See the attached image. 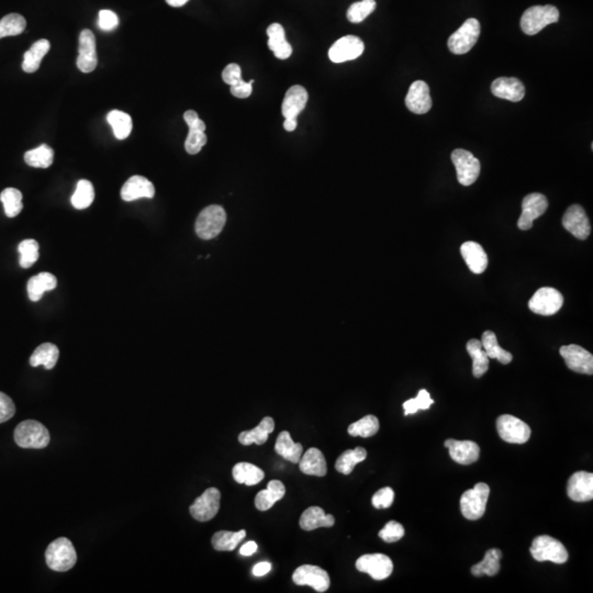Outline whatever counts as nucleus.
Here are the masks:
<instances>
[{
	"mask_svg": "<svg viewBox=\"0 0 593 593\" xmlns=\"http://www.w3.org/2000/svg\"><path fill=\"white\" fill-rule=\"evenodd\" d=\"M481 345L489 359H497L503 365H508L513 359V356L510 352L500 347L499 344H498L497 336L492 331L484 332Z\"/></svg>",
	"mask_w": 593,
	"mask_h": 593,
	"instance_id": "58836bf2",
	"label": "nucleus"
},
{
	"mask_svg": "<svg viewBox=\"0 0 593 593\" xmlns=\"http://www.w3.org/2000/svg\"><path fill=\"white\" fill-rule=\"evenodd\" d=\"M232 474L235 481L246 486L260 484L265 477L264 472L250 462H239L235 465Z\"/></svg>",
	"mask_w": 593,
	"mask_h": 593,
	"instance_id": "e433bc0d",
	"label": "nucleus"
},
{
	"mask_svg": "<svg viewBox=\"0 0 593 593\" xmlns=\"http://www.w3.org/2000/svg\"><path fill=\"white\" fill-rule=\"evenodd\" d=\"M222 79L225 84L230 85V86H233V85L240 82V80H242L241 67L237 64H234V63L227 65L223 69Z\"/></svg>",
	"mask_w": 593,
	"mask_h": 593,
	"instance_id": "4d7b16f0",
	"label": "nucleus"
},
{
	"mask_svg": "<svg viewBox=\"0 0 593 593\" xmlns=\"http://www.w3.org/2000/svg\"><path fill=\"white\" fill-rule=\"evenodd\" d=\"M292 580L298 586H310L318 592H325L329 589V573L314 565H302L294 570Z\"/></svg>",
	"mask_w": 593,
	"mask_h": 593,
	"instance_id": "f8f14e48",
	"label": "nucleus"
},
{
	"mask_svg": "<svg viewBox=\"0 0 593 593\" xmlns=\"http://www.w3.org/2000/svg\"><path fill=\"white\" fill-rule=\"evenodd\" d=\"M558 19L559 11L556 7L551 5L533 6L522 16V31L527 35H537L547 25L556 23Z\"/></svg>",
	"mask_w": 593,
	"mask_h": 593,
	"instance_id": "f03ea898",
	"label": "nucleus"
},
{
	"mask_svg": "<svg viewBox=\"0 0 593 593\" xmlns=\"http://www.w3.org/2000/svg\"><path fill=\"white\" fill-rule=\"evenodd\" d=\"M379 431V420L375 415H366L361 420L356 421L349 426V434L352 436L371 438Z\"/></svg>",
	"mask_w": 593,
	"mask_h": 593,
	"instance_id": "49530a36",
	"label": "nucleus"
},
{
	"mask_svg": "<svg viewBox=\"0 0 593 593\" xmlns=\"http://www.w3.org/2000/svg\"><path fill=\"white\" fill-rule=\"evenodd\" d=\"M275 429L274 419L265 417L256 428L251 431H244L239 435L241 444L248 446L251 444L263 445L268 440V435Z\"/></svg>",
	"mask_w": 593,
	"mask_h": 593,
	"instance_id": "473e14b6",
	"label": "nucleus"
},
{
	"mask_svg": "<svg viewBox=\"0 0 593 593\" xmlns=\"http://www.w3.org/2000/svg\"><path fill=\"white\" fill-rule=\"evenodd\" d=\"M268 47L274 52L275 56L280 59H287L292 54V47L287 42L284 30L280 23H272L267 29Z\"/></svg>",
	"mask_w": 593,
	"mask_h": 593,
	"instance_id": "cd10ccee",
	"label": "nucleus"
},
{
	"mask_svg": "<svg viewBox=\"0 0 593 593\" xmlns=\"http://www.w3.org/2000/svg\"><path fill=\"white\" fill-rule=\"evenodd\" d=\"M253 83L254 80H250V82H244V80H240V82L236 83V84L233 85L231 86L230 92L233 96L236 97V98H248V97L252 95V89H253Z\"/></svg>",
	"mask_w": 593,
	"mask_h": 593,
	"instance_id": "13d9d810",
	"label": "nucleus"
},
{
	"mask_svg": "<svg viewBox=\"0 0 593 593\" xmlns=\"http://www.w3.org/2000/svg\"><path fill=\"white\" fill-rule=\"evenodd\" d=\"M308 102V92L304 87L294 85L287 90L282 102V114L286 119L296 118L306 108Z\"/></svg>",
	"mask_w": 593,
	"mask_h": 593,
	"instance_id": "393cba45",
	"label": "nucleus"
},
{
	"mask_svg": "<svg viewBox=\"0 0 593 593\" xmlns=\"http://www.w3.org/2000/svg\"><path fill=\"white\" fill-rule=\"evenodd\" d=\"M433 403H434V401L431 399L430 393L425 389H422V390L419 391L417 398L410 399V400L405 401L403 403L405 415L414 414L419 410H428Z\"/></svg>",
	"mask_w": 593,
	"mask_h": 593,
	"instance_id": "3c124183",
	"label": "nucleus"
},
{
	"mask_svg": "<svg viewBox=\"0 0 593 593\" xmlns=\"http://www.w3.org/2000/svg\"><path fill=\"white\" fill-rule=\"evenodd\" d=\"M395 492L391 488L385 487L373 494L371 503L376 509H388L393 505Z\"/></svg>",
	"mask_w": 593,
	"mask_h": 593,
	"instance_id": "864d4df0",
	"label": "nucleus"
},
{
	"mask_svg": "<svg viewBox=\"0 0 593 593\" xmlns=\"http://www.w3.org/2000/svg\"><path fill=\"white\" fill-rule=\"evenodd\" d=\"M0 39H1V37H0Z\"/></svg>",
	"mask_w": 593,
	"mask_h": 593,
	"instance_id": "0e129e2a",
	"label": "nucleus"
},
{
	"mask_svg": "<svg viewBox=\"0 0 593 593\" xmlns=\"http://www.w3.org/2000/svg\"><path fill=\"white\" fill-rule=\"evenodd\" d=\"M227 222V213L221 205L205 208L196 221V233L203 240H211L220 234Z\"/></svg>",
	"mask_w": 593,
	"mask_h": 593,
	"instance_id": "20e7f679",
	"label": "nucleus"
},
{
	"mask_svg": "<svg viewBox=\"0 0 593 593\" xmlns=\"http://www.w3.org/2000/svg\"><path fill=\"white\" fill-rule=\"evenodd\" d=\"M221 492L217 488H209L200 497L197 498L191 505V511L193 519L199 522L212 520L220 509Z\"/></svg>",
	"mask_w": 593,
	"mask_h": 593,
	"instance_id": "4468645a",
	"label": "nucleus"
},
{
	"mask_svg": "<svg viewBox=\"0 0 593 593\" xmlns=\"http://www.w3.org/2000/svg\"><path fill=\"white\" fill-rule=\"evenodd\" d=\"M559 353L565 359V363L570 371L592 375L593 356L590 352L576 344H571V345L561 346Z\"/></svg>",
	"mask_w": 593,
	"mask_h": 593,
	"instance_id": "dca6fc26",
	"label": "nucleus"
},
{
	"mask_svg": "<svg viewBox=\"0 0 593 593\" xmlns=\"http://www.w3.org/2000/svg\"><path fill=\"white\" fill-rule=\"evenodd\" d=\"M452 162L456 168L458 181L462 186H470L477 181L481 165L474 154L462 148H457L452 153Z\"/></svg>",
	"mask_w": 593,
	"mask_h": 593,
	"instance_id": "6e6552de",
	"label": "nucleus"
},
{
	"mask_svg": "<svg viewBox=\"0 0 593 593\" xmlns=\"http://www.w3.org/2000/svg\"><path fill=\"white\" fill-rule=\"evenodd\" d=\"M189 0H166V3L168 5L171 6V7H183L184 5L188 3Z\"/></svg>",
	"mask_w": 593,
	"mask_h": 593,
	"instance_id": "e2e57ef3",
	"label": "nucleus"
},
{
	"mask_svg": "<svg viewBox=\"0 0 593 593\" xmlns=\"http://www.w3.org/2000/svg\"><path fill=\"white\" fill-rule=\"evenodd\" d=\"M59 347L52 343H44L37 347L30 357V365L32 367L43 365L45 369H53L59 361Z\"/></svg>",
	"mask_w": 593,
	"mask_h": 593,
	"instance_id": "c9c22d12",
	"label": "nucleus"
},
{
	"mask_svg": "<svg viewBox=\"0 0 593 593\" xmlns=\"http://www.w3.org/2000/svg\"><path fill=\"white\" fill-rule=\"evenodd\" d=\"M549 201L541 193H534L524 197L522 201V213L517 221V227L523 231H527L533 227L534 220L539 219L546 212Z\"/></svg>",
	"mask_w": 593,
	"mask_h": 593,
	"instance_id": "ddd939ff",
	"label": "nucleus"
},
{
	"mask_svg": "<svg viewBox=\"0 0 593 593\" xmlns=\"http://www.w3.org/2000/svg\"><path fill=\"white\" fill-rule=\"evenodd\" d=\"M77 67L83 73H92L98 65L97 56L96 37L90 30H83L79 35L78 57Z\"/></svg>",
	"mask_w": 593,
	"mask_h": 593,
	"instance_id": "f3484780",
	"label": "nucleus"
},
{
	"mask_svg": "<svg viewBox=\"0 0 593 593\" xmlns=\"http://www.w3.org/2000/svg\"><path fill=\"white\" fill-rule=\"evenodd\" d=\"M490 488L487 484L479 482L472 489L467 490L460 498V511L470 521L481 519L486 512Z\"/></svg>",
	"mask_w": 593,
	"mask_h": 593,
	"instance_id": "39448f33",
	"label": "nucleus"
},
{
	"mask_svg": "<svg viewBox=\"0 0 593 593\" xmlns=\"http://www.w3.org/2000/svg\"><path fill=\"white\" fill-rule=\"evenodd\" d=\"M568 497L575 502H587L593 499V474L578 472L569 478L567 484Z\"/></svg>",
	"mask_w": 593,
	"mask_h": 593,
	"instance_id": "412c9836",
	"label": "nucleus"
},
{
	"mask_svg": "<svg viewBox=\"0 0 593 593\" xmlns=\"http://www.w3.org/2000/svg\"><path fill=\"white\" fill-rule=\"evenodd\" d=\"M491 92L498 98L519 102L525 96V87L515 77H500L492 83Z\"/></svg>",
	"mask_w": 593,
	"mask_h": 593,
	"instance_id": "5701e85b",
	"label": "nucleus"
},
{
	"mask_svg": "<svg viewBox=\"0 0 593 593\" xmlns=\"http://www.w3.org/2000/svg\"><path fill=\"white\" fill-rule=\"evenodd\" d=\"M363 41L355 35H346L337 40L329 51V57L333 63H344L356 59L363 54Z\"/></svg>",
	"mask_w": 593,
	"mask_h": 593,
	"instance_id": "6ab92c4d",
	"label": "nucleus"
},
{
	"mask_svg": "<svg viewBox=\"0 0 593 593\" xmlns=\"http://www.w3.org/2000/svg\"><path fill=\"white\" fill-rule=\"evenodd\" d=\"M16 413V407L9 395L0 393V424L7 422Z\"/></svg>",
	"mask_w": 593,
	"mask_h": 593,
	"instance_id": "5fc2aeb1",
	"label": "nucleus"
},
{
	"mask_svg": "<svg viewBox=\"0 0 593 593\" xmlns=\"http://www.w3.org/2000/svg\"><path fill=\"white\" fill-rule=\"evenodd\" d=\"M405 106L413 114H424L432 108L430 87L423 80L413 83L405 97Z\"/></svg>",
	"mask_w": 593,
	"mask_h": 593,
	"instance_id": "aec40b11",
	"label": "nucleus"
},
{
	"mask_svg": "<svg viewBox=\"0 0 593 593\" xmlns=\"http://www.w3.org/2000/svg\"><path fill=\"white\" fill-rule=\"evenodd\" d=\"M563 227L578 240H587L591 233L590 221L581 205H573L563 215Z\"/></svg>",
	"mask_w": 593,
	"mask_h": 593,
	"instance_id": "a211bd4d",
	"label": "nucleus"
},
{
	"mask_svg": "<svg viewBox=\"0 0 593 593\" xmlns=\"http://www.w3.org/2000/svg\"><path fill=\"white\" fill-rule=\"evenodd\" d=\"M270 569H272V563L268 561H260L253 568V575L256 577L265 576L266 573H270Z\"/></svg>",
	"mask_w": 593,
	"mask_h": 593,
	"instance_id": "bf43d9fd",
	"label": "nucleus"
},
{
	"mask_svg": "<svg viewBox=\"0 0 593 593\" xmlns=\"http://www.w3.org/2000/svg\"><path fill=\"white\" fill-rule=\"evenodd\" d=\"M275 450H276L277 454L280 455L288 462H292V464H299L304 448L300 443H294L292 441L288 431H282L277 438Z\"/></svg>",
	"mask_w": 593,
	"mask_h": 593,
	"instance_id": "7c9ffc66",
	"label": "nucleus"
},
{
	"mask_svg": "<svg viewBox=\"0 0 593 593\" xmlns=\"http://www.w3.org/2000/svg\"><path fill=\"white\" fill-rule=\"evenodd\" d=\"M532 556L537 561H551L553 563H565L568 561V551L558 539L549 535H541L534 539L531 549Z\"/></svg>",
	"mask_w": 593,
	"mask_h": 593,
	"instance_id": "423d86ee",
	"label": "nucleus"
},
{
	"mask_svg": "<svg viewBox=\"0 0 593 593\" xmlns=\"http://www.w3.org/2000/svg\"><path fill=\"white\" fill-rule=\"evenodd\" d=\"M378 535L385 543H395L405 537V527L398 522L390 521L385 524Z\"/></svg>",
	"mask_w": 593,
	"mask_h": 593,
	"instance_id": "603ef678",
	"label": "nucleus"
},
{
	"mask_svg": "<svg viewBox=\"0 0 593 593\" xmlns=\"http://www.w3.org/2000/svg\"><path fill=\"white\" fill-rule=\"evenodd\" d=\"M155 196L153 184L143 176H132L128 178L121 189V198L124 201H134L141 198H152Z\"/></svg>",
	"mask_w": 593,
	"mask_h": 593,
	"instance_id": "b1692460",
	"label": "nucleus"
},
{
	"mask_svg": "<svg viewBox=\"0 0 593 593\" xmlns=\"http://www.w3.org/2000/svg\"><path fill=\"white\" fill-rule=\"evenodd\" d=\"M480 35V23L477 19L470 18L462 27L448 37V47L454 54L462 55L469 52L477 43Z\"/></svg>",
	"mask_w": 593,
	"mask_h": 593,
	"instance_id": "0eeeda50",
	"label": "nucleus"
},
{
	"mask_svg": "<svg viewBox=\"0 0 593 593\" xmlns=\"http://www.w3.org/2000/svg\"><path fill=\"white\" fill-rule=\"evenodd\" d=\"M51 43L49 40L41 39L33 43L23 55V69L25 73H35L42 63L43 57L49 53Z\"/></svg>",
	"mask_w": 593,
	"mask_h": 593,
	"instance_id": "72a5a7b5",
	"label": "nucleus"
},
{
	"mask_svg": "<svg viewBox=\"0 0 593 593\" xmlns=\"http://www.w3.org/2000/svg\"><path fill=\"white\" fill-rule=\"evenodd\" d=\"M45 561L49 568L59 573L72 569L77 561V553L72 541L66 537H59L49 544L45 551Z\"/></svg>",
	"mask_w": 593,
	"mask_h": 593,
	"instance_id": "f257e3e1",
	"label": "nucleus"
},
{
	"mask_svg": "<svg viewBox=\"0 0 593 593\" xmlns=\"http://www.w3.org/2000/svg\"><path fill=\"white\" fill-rule=\"evenodd\" d=\"M95 189L92 184L86 179L79 181L76 186V191L71 198L73 207L78 210L86 209L94 203Z\"/></svg>",
	"mask_w": 593,
	"mask_h": 593,
	"instance_id": "c03bdc74",
	"label": "nucleus"
},
{
	"mask_svg": "<svg viewBox=\"0 0 593 593\" xmlns=\"http://www.w3.org/2000/svg\"><path fill=\"white\" fill-rule=\"evenodd\" d=\"M18 251L20 254V266L27 270L30 267L33 266L39 260V244L35 240H25L20 243L18 246Z\"/></svg>",
	"mask_w": 593,
	"mask_h": 593,
	"instance_id": "09e8293b",
	"label": "nucleus"
},
{
	"mask_svg": "<svg viewBox=\"0 0 593 593\" xmlns=\"http://www.w3.org/2000/svg\"><path fill=\"white\" fill-rule=\"evenodd\" d=\"M445 448L450 450V457L460 465H470L479 460L480 448L472 441L446 440Z\"/></svg>",
	"mask_w": 593,
	"mask_h": 593,
	"instance_id": "4be33fe9",
	"label": "nucleus"
},
{
	"mask_svg": "<svg viewBox=\"0 0 593 593\" xmlns=\"http://www.w3.org/2000/svg\"><path fill=\"white\" fill-rule=\"evenodd\" d=\"M286 488L280 480H272L267 484V489L258 492L255 497V507L260 511H267L284 497Z\"/></svg>",
	"mask_w": 593,
	"mask_h": 593,
	"instance_id": "c756f323",
	"label": "nucleus"
},
{
	"mask_svg": "<svg viewBox=\"0 0 593 593\" xmlns=\"http://www.w3.org/2000/svg\"><path fill=\"white\" fill-rule=\"evenodd\" d=\"M501 558L502 551L500 549H489L484 555V561L472 567V575L476 577H481L484 575L490 577L496 576L500 571Z\"/></svg>",
	"mask_w": 593,
	"mask_h": 593,
	"instance_id": "4c0bfd02",
	"label": "nucleus"
},
{
	"mask_svg": "<svg viewBox=\"0 0 593 593\" xmlns=\"http://www.w3.org/2000/svg\"><path fill=\"white\" fill-rule=\"evenodd\" d=\"M27 27L25 17L19 13H9L0 20V37H16L21 35Z\"/></svg>",
	"mask_w": 593,
	"mask_h": 593,
	"instance_id": "de8ad7c7",
	"label": "nucleus"
},
{
	"mask_svg": "<svg viewBox=\"0 0 593 593\" xmlns=\"http://www.w3.org/2000/svg\"><path fill=\"white\" fill-rule=\"evenodd\" d=\"M299 468L304 474L324 477L328 467L323 453L319 448H309L300 458Z\"/></svg>",
	"mask_w": 593,
	"mask_h": 593,
	"instance_id": "bb28decb",
	"label": "nucleus"
},
{
	"mask_svg": "<svg viewBox=\"0 0 593 593\" xmlns=\"http://www.w3.org/2000/svg\"><path fill=\"white\" fill-rule=\"evenodd\" d=\"M377 7L375 0H363L354 3L347 10V19L353 23H363Z\"/></svg>",
	"mask_w": 593,
	"mask_h": 593,
	"instance_id": "8fccbe9b",
	"label": "nucleus"
},
{
	"mask_svg": "<svg viewBox=\"0 0 593 593\" xmlns=\"http://www.w3.org/2000/svg\"><path fill=\"white\" fill-rule=\"evenodd\" d=\"M184 120L189 128V133H188L185 141L186 152L191 155H196L203 150V146L207 143L205 122L199 118L197 112H193V110H187L184 114Z\"/></svg>",
	"mask_w": 593,
	"mask_h": 593,
	"instance_id": "2eb2a0df",
	"label": "nucleus"
},
{
	"mask_svg": "<svg viewBox=\"0 0 593 593\" xmlns=\"http://www.w3.org/2000/svg\"><path fill=\"white\" fill-rule=\"evenodd\" d=\"M107 120H108L109 124L112 126L114 136L118 140H124L131 134L133 124H132V118L130 114L120 112V110H112L107 116Z\"/></svg>",
	"mask_w": 593,
	"mask_h": 593,
	"instance_id": "a19ab883",
	"label": "nucleus"
},
{
	"mask_svg": "<svg viewBox=\"0 0 593 593\" xmlns=\"http://www.w3.org/2000/svg\"><path fill=\"white\" fill-rule=\"evenodd\" d=\"M467 352L472 359V375L480 378L489 369V357L484 352L481 341L472 339L467 343Z\"/></svg>",
	"mask_w": 593,
	"mask_h": 593,
	"instance_id": "f704fd0d",
	"label": "nucleus"
},
{
	"mask_svg": "<svg viewBox=\"0 0 593 593\" xmlns=\"http://www.w3.org/2000/svg\"><path fill=\"white\" fill-rule=\"evenodd\" d=\"M56 286V277L49 272H41L37 276L31 277L27 286L30 300L35 302L39 301L44 292L54 290Z\"/></svg>",
	"mask_w": 593,
	"mask_h": 593,
	"instance_id": "2f4dec72",
	"label": "nucleus"
},
{
	"mask_svg": "<svg viewBox=\"0 0 593 593\" xmlns=\"http://www.w3.org/2000/svg\"><path fill=\"white\" fill-rule=\"evenodd\" d=\"M257 551V544L255 541H247L241 547L240 553L243 556H251Z\"/></svg>",
	"mask_w": 593,
	"mask_h": 593,
	"instance_id": "052dcab7",
	"label": "nucleus"
},
{
	"mask_svg": "<svg viewBox=\"0 0 593 593\" xmlns=\"http://www.w3.org/2000/svg\"><path fill=\"white\" fill-rule=\"evenodd\" d=\"M356 569L369 573L373 580H385L393 573V563L383 553H367L357 559Z\"/></svg>",
	"mask_w": 593,
	"mask_h": 593,
	"instance_id": "9b49d317",
	"label": "nucleus"
},
{
	"mask_svg": "<svg viewBox=\"0 0 593 593\" xmlns=\"http://www.w3.org/2000/svg\"><path fill=\"white\" fill-rule=\"evenodd\" d=\"M367 457L365 448H356L354 450H345L337 458L335 462V469L343 474H349L353 472L356 465L364 462Z\"/></svg>",
	"mask_w": 593,
	"mask_h": 593,
	"instance_id": "79ce46f5",
	"label": "nucleus"
},
{
	"mask_svg": "<svg viewBox=\"0 0 593 593\" xmlns=\"http://www.w3.org/2000/svg\"><path fill=\"white\" fill-rule=\"evenodd\" d=\"M335 519L331 514H325L319 507H310L302 513L300 517V527L304 531H313L319 527H332Z\"/></svg>",
	"mask_w": 593,
	"mask_h": 593,
	"instance_id": "c85d7f7f",
	"label": "nucleus"
},
{
	"mask_svg": "<svg viewBox=\"0 0 593 593\" xmlns=\"http://www.w3.org/2000/svg\"><path fill=\"white\" fill-rule=\"evenodd\" d=\"M0 200L3 203L8 217H17L23 211V193L16 188H6L5 191L0 193Z\"/></svg>",
	"mask_w": 593,
	"mask_h": 593,
	"instance_id": "a18cd8bd",
	"label": "nucleus"
},
{
	"mask_svg": "<svg viewBox=\"0 0 593 593\" xmlns=\"http://www.w3.org/2000/svg\"><path fill=\"white\" fill-rule=\"evenodd\" d=\"M497 430L501 440L511 444H524L531 438L529 425L513 415L503 414L499 417Z\"/></svg>",
	"mask_w": 593,
	"mask_h": 593,
	"instance_id": "1a4fd4ad",
	"label": "nucleus"
},
{
	"mask_svg": "<svg viewBox=\"0 0 593 593\" xmlns=\"http://www.w3.org/2000/svg\"><path fill=\"white\" fill-rule=\"evenodd\" d=\"M54 160V151L47 144L30 150L25 154V162L31 167L49 168Z\"/></svg>",
	"mask_w": 593,
	"mask_h": 593,
	"instance_id": "37998d69",
	"label": "nucleus"
},
{
	"mask_svg": "<svg viewBox=\"0 0 593 593\" xmlns=\"http://www.w3.org/2000/svg\"><path fill=\"white\" fill-rule=\"evenodd\" d=\"M246 537V531L241 529L239 532L220 531L217 532L211 539L213 549L219 551H232L237 545Z\"/></svg>",
	"mask_w": 593,
	"mask_h": 593,
	"instance_id": "ea45409f",
	"label": "nucleus"
},
{
	"mask_svg": "<svg viewBox=\"0 0 593 593\" xmlns=\"http://www.w3.org/2000/svg\"><path fill=\"white\" fill-rule=\"evenodd\" d=\"M563 296L558 290L551 287L539 288L529 301V308L539 316H553L561 309Z\"/></svg>",
	"mask_w": 593,
	"mask_h": 593,
	"instance_id": "9d476101",
	"label": "nucleus"
},
{
	"mask_svg": "<svg viewBox=\"0 0 593 593\" xmlns=\"http://www.w3.org/2000/svg\"><path fill=\"white\" fill-rule=\"evenodd\" d=\"M296 126H298V122H296V118H289L286 119L284 122V128L286 131L292 132L296 130Z\"/></svg>",
	"mask_w": 593,
	"mask_h": 593,
	"instance_id": "680f3d73",
	"label": "nucleus"
},
{
	"mask_svg": "<svg viewBox=\"0 0 593 593\" xmlns=\"http://www.w3.org/2000/svg\"><path fill=\"white\" fill-rule=\"evenodd\" d=\"M98 25L104 31H112L119 25V18L112 10H100L99 11Z\"/></svg>",
	"mask_w": 593,
	"mask_h": 593,
	"instance_id": "6e6d98bb",
	"label": "nucleus"
},
{
	"mask_svg": "<svg viewBox=\"0 0 593 593\" xmlns=\"http://www.w3.org/2000/svg\"><path fill=\"white\" fill-rule=\"evenodd\" d=\"M460 254L474 274H482L488 267V256L477 242H465L460 246Z\"/></svg>",
	"mask_w": 593,
	"mask_h": 593,
	"instance_id": "a878e982",
	"label": "nucleus"
},
{
	"mask_svg": "<svg viewBox=\"0 0 593 593\" xmlns=\"http://www.w3.org/2000/svg\"><path fill=\"white\" fill-rule=\"evenodd\" d=\"M15 441L20 448L41 450L49 444V433L42 423L23 421L16 428Z\"/></svg>",
	"mask_w": 593,
	"mask_h": 593,
	"instance_id": "7ed1b4c3",
	"label": "nucleus"
}]
</instances>
